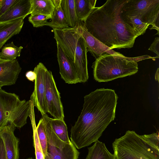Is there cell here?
Instances as JSON below:
<instances>
[{
    "label": "cell",
    "mask_w": 159,
    "mask_h": 159,
    "mask_svg": "<svg viewBox=\"0 0 159 159\" xmlns=\"http://www.w3.org/2000/svg\"><path fill=\"white\" fill-rule=\"evenodd\" d=\"M61 7L66 22L70 27L76 25L78 20L75 6V0H62Z\"/></svg>",
    "instance_id": "20"
},
{
    "label": "cell",
    "mask_w": 159,
    "mask_h": 159,
    "mask_svg": "<svg viewBox=\"0 0 159 159\" xmlns=\"http://www.w3.org/2000/svg\"><path fill=\"white\" fill-rule=\"evenodd\" d=\"M121 17L124 22L131 28L138 37L143 35L149 25L143 22L136 16H129L121 14Z\"/></svg>",
    "instance_id": "21"
},
{
    "label": "cell",
    "mask_w": 159,
    "mask_h": 159,
    "mask_svg": "<svg viewBox=\"0 0 159 159\" xmlns=\"http://www.w3.org/2000/svg\"><path fill=\"white\" fill-rule=\"evenodd\" d=\"M24 23L22 18L0 22V49L8 40L20 33Z\"/></svg>",
    "instance_id": "16"
},
{
    "label": "cell",
    "mask_w": 159,
    "mask_h": 159,
    "mask_svg": "<svg viewBox=\"0 0 159 159\" xmlns=\"http://www.w3.org/2000/svg\"><path fill=\"white\" fill-rule=\"evenodd\" d=\"M30 15L52 16L55 7L52 0H31Z\"/></svg>",
    "instance_id": "19"
},
{
    "label": "cell",
    "mask_w": 159,
    "mask_h": 159,
    "mask_svg": "<svg viewBox=\"0 0 159 159\" xmlns=\"http://www.w3.org/2000/svg\"><path fill=\"white\" fill-rule=\"evenodd\" d=\"M44 159H51L49 156L47 154L44 156Z\"/></svg>",
    "instance_id": "35"
},
{
    "label": "cell",
    "mask_w": 159,
    "mask_h": 159,
    "mask_svg": "<svg viewBox=\"0 0 159 159\" xmlns=\"http://www.w3.org/2000/svg\"><path fill=\"white\" fill-rule=\"evenodd\" d=\"M25 76L29 80L33 82L36 79V75L34 71H29L26 73Z\"/></svg>",
    "instance_id": "32"
},
{
    "label": "cell",
    "mask_w": 159,
    "mask_h": 159,
    "mask_svg": "<svg viewBox=\"0 0 159 159\" xmlns=\"http://www.w3.org/2000/svg\"><path fill=\"white\" fill-rule=\"evenodd\" d=\"M36 128L39 139L45 156L48 154V141L43 120L42 117L39 120Z\"/></svg>",
    "instance_id": "26"
},
{
    "label": "cell",
    "mask_w": 159,
    "mask_h": 159,
    "mask_svg": "<svg viewBox=\"0 0 159 159\" xmlns=\"http://www.w3.org/2000/svg\"><path fill=\"white\" fill-rule=\"evenodd\" d=\"M21 68L16 59L7 60L0 63V89L4 86L16 83Z\"/></svg>",
    "instance_id": "13"
},
{
    "label": "cell",
    "mask_w": 159,
    "mask_h": 159,
    "mask_svg": "<svg viewBox=\"0 0 159 159\" xmlns=\"http://www.w3.org/2000/svg\"><path fill=\"white\" fill-rule=\"evenodd\" d=\"M159 38L157 37L155 38L148 50L155 53L157 55L156 57V58H158L159 57Z\"/></svg>",
    "instance_id": "30"
},
{
    "label": "cell",
    "mask_w": 159,
    "mask_h": 159,
    "mask_svg": "<svg viewBox=\"0 0 159 159\" xmlns=\"http://www.w3.org/2000/svg\"><path fill=\"white\" fill-rule=\"evenodd\" d=\"M121 14L136 16L143 22L151 25L150 29L157 30L159 34V0H127L121 9Z\"/></svg>",
    "instance_id": "7"
},
{
    "label": "cell",
    "mask_w": 159,
    "mask_h": 159,
    "mask_svg": "<svg viewBox=\"0 0 159 159\" xmlns=\"http://www.w3.org/2000/svg\"><path fill=\"white\" fill-rule=\"evenodd\" d=\"M84 98L82 111L70 129V141L78 149L98 140L114 120L118 97L114 90L101 88Z\"/></svg>",
    "instance_id": "1"
},
{
    "label": "cell",
    "mask_w": 159,
    "mask_h": 159,
    "mask_svg": "<svg viewBox=\"0 0 159 159\" xmlns=\"http://www.w3.org/2000/svg\"><path fill=\"white\" fill-rule=\"evenodd\" d=\"M1 2H2V0H0V8L1 5Z\"/></svg>",
    "instance_id": "37"
},
{
    "label": "cell",
    "mask_w": 159,
    "mask_h": 159,
    "mask_svg": "<svg viewBox=\"0 0 159 159\" xmlns=\"http://www.w3.org/2000/svg\"><path fill=\"white\" fill-rule=\"evenodd\" d=\"M2 47L0 57L8 60H15L17 57H19L23 48L21 46L18 47L15 46L13 42L5 44Z\"/></svg>",
    "instance_id": "25"
},
{
    "label": "cell",
    "mask_w": 159,
    "mask_h": 159,
    "mask_svg": "<svg viewBox=\"0 0 159 159\" xmlns=\"http://www.w3.org/2000/svg\"><path fill=\"white\" fill-rule=\"evenodd\" d=\"M112 146L116 159H159V148L134 131L116 139Z\"/></svg>",
    "instance_id": "5"
},
{
    "label": "cell",
    "mask_w": 159,
    "mask_h": 159,
    "mask_svg": "<svg viewBox=\"0 0 159 159\" xmlns=\"http://www.w3.org/2000/svg\"><path fill=\"white\" fill-rule=\"evenodd\" d=\"M27 159H33L32 157H30Z\"/></svg>",
    "instance_id": "38"
},
{
    "label": "cell",
    "mask_w": 159,
    "mask_h": 159,
    "mask_svg": "<svg viewBox=\"0 0 159 159\" xmlns=\"http://www.w3.org/2000/svg\"><path fill=\"white\" fill-rule=\"evenodd\" d=\"M127 1L107 0L95 7L84 22L90 34L111 49L131 48L137 37L121 18L122 7Z\"/></svg>",
    "instance_id": "2"
},
{
    "label": "cell",
    "mask_w": 159,
    "mask_h": 159,
    "mask_svg": "<svg viewBox=\"0 0 159 159\" xmlns=\"http://www.w3.org/2000/svg\"><path fill=\"white\" fill-rule=\"evenodd\" d=\"M18 0H2L0 16L6 12Z\"/></svg>",
    "instance_id": "28"
},
{
    "label": "cell",
    "mask_w": 159,
    "mask_h": 159,
    "mask_svg": "<svg viewBox=\"0 0 159 159\" xmlns=\"http://www.w3.org/2000/svg\"><path fill=\"white\" fill-rule=\"evenodd\" d=\"M47 154L51 159H78L80 152L73 143H67L62 148L48 143Z\"/></svg>",
    "instance_id": "15"
},
{
    "label": "cell",
    "mask_w": 159,
    "mask_h": 159,
    "mask_svg": "<svg viewBox=\"0 0 159 159\" xmlns=\"http://www.w3.org/2000/svg\"><path fill=\"white\" fill-rule=\"evenodd\" d=\"M96 0H75L76 15L78 20L84 22L95 7Z\"/></svg>",
    "instance_id": "18"
},
{
    "label": "cell",
    "mask_w": 159,
    "mask_h": 159,
    "mask_svg": "<svg viewBox=\"0 0 159 159\" xmlns=\"http://www.w3.org/2000/svg\"><path fill=\"white\" fill-rule=\"evenodd\" d=\"M54 38L70 59L81 83L89 78L86 44L76 26L63 30L53 29Z\"/></svg>",
    "instance_id": "4"
},
{
    "label": "cell",
    "mask_w": 159,
    "mask_h": 159,
    "mask_svg": "<svg viewBox=\"0 0 159 159\" xmlns=\"http://www.w3.org/2000/svg\"><path fill=\"white\" fill-rule=\"evenodd\" d=\"M30 112L29 101L21 100L15 93L0 89V130L9 122L21 128L26 124Z\"/></svg>",
    "instance_id": "6"
},
{
    "label": "cell",
    "mask_w": 159,
    "mask_h": 159,
    "mask_svg": "<svg viewBox=\"0 0 159 159\" xmlns=\"http://www.w3.org/2000/svg\"><path fill=\"white\" fill-rule=\"evenodd\" d=\"M76 26L85 41L87 52H89L96 59L104 53L120 56H124L119 52L110 49L90 34L83 22L79 20Z\"/></svg>",
    "instance_id": "10"
},
{
    "label": "cell",
    "mask_w": 159,
    "mask_h": 159,
    "mask_svg": "<svg viewBox=\"0 0 159 159\" xmlns=\"http://www.w3.org/2000/svg\"><path fill=\"white\" fill-rule=\"evenodd\" d=\"M0 130L7 159H19V139L14 133L16 127L11 122Z\"/></svg>",
    "instance_id": "12"
},
{
    "label": "cell",
    "mask_w": 159,
    "mask_h": 159,
    "mask_svg": "<svg viewBox=\"0 0 159 159\" xmlns=\"http://www.w3.org/2000/svg\"><path fill=\"white\" fill-rule=\"evenodd\" d=\"M48 118L52 129L58 137L64 142H70L67 125L64 120L52 118L48 116Z\"/></svg>",
    "instance_id": "23"
},
{
    "label": "cell",
    "mask_w": 159,
    "mask_h": 159,
    "mask_svg": "<svg viewBox=\"0 0 159 159\" xmlns=\"http://www.w3.org/2000/svg\"><path fill=\"white\" fill-rule=\"evenodd\" d=\"M55 7L57 8L61 6L62 0H52Z\"/></svg>",
    "instance_id": "33"
},
{
    "label": "cell",
    "mask_w": 159,
    "mask_h": 159,
    "mask_svg": "<svg viewBox=\"0 0 159 159\" xmlns=\"http://www.w3.org/2000/svg\"><path fill=\"white\" fill-rule=\"evenodd\" d=\"M143 136L150 143L157 148H159V134L158 132L150 134H144Z\"/></svg>",
    "instance_id": "29"
},
{
    "label": "cell",
    "mask_w": 159,
    "mask_h": 159,
    "mask_svg": "<svg viewBox=\"0 0 159 159\" xmlns=\"http://www.w3.org/2000/svg\"><path fill=\"white\" fill-rule=\"evenodd\" d=\"M29 116L31 119L33 130V145L35 148L36 159H44V156L37 132L34 117V106L33 105L30 106V112Z\"/></svg>",
    "instance_id": "24"
},
{
    "label": "cell",
    "mask_w": 159,
    "mask_h": 159,
    "mask_svg": "<svg viewBox=\"0 0 159 159\" xmlns=\"http://www.w3.org/2000/svg\"><path fill=\"white\" fill-rule=\"evenodd\" d=\"M51 20V21L47 22L45 25L48 26L53 29L63 30L69 27L61 6L55 8Z\"/></svg>",
    "instance_id": "22"
},
{
    "label": "cell",
    "mask_w": 159,
    "mask_h": 159,
    "mask_svg": "<svg viewBox=\"0 0 159 159\" xmlns=\"http://www.w3.org/2000/svg\"><path fill=\"white\" fill-rule=\"evenodd\" d=\"M47 69L41 62H39L34 68V71L36 76L34 80V87L30 100L33 102L43 115L47 113L45 101V74Z\"/></svg>",
    "instance_id": "9"
},
{
    "label": "cell",
    "mask_w": 159,
    "mask_h": 159,
    "mask_svg": "<svg viewBox=\"0 0 159 159\" xmlns=\"http://www.w3.org/2000/svg\"><path fill=\"white\" fill-rule=\"evenodd\" d=\"M88 152L85 159H116L114 154L111 153L105 144L97 140L88 148Z\"/></svg>",
    "instance_id": "17"
},
{
    "label": "cell",
    "mask_w": 159,
    "mask_h": 159,
    "mask_svg": "<svg viewBox=\"0 0 159 159\" xmlns=\"http://www.w3.org/2000/svg\"><path fill=\"white\" fill-rule=\"evenodd\" d=\"M57 44V57L61 78L66 83L68 84L81 83L73 65L59 45Z\"/></svg>",
    "instance_id": "11"
},
{
    "label": "cell",
    "mask_w": 159,
    "mask_h": 159,
    "mask_svg": "<svg viewBox=\"0 0 159 159\" xmlns=\"http://www.w3.org/2000/svg\"><path fill=\"white\" fill-rule=\"evenodd\" d=\"M52 16L41 14L30 15L28 18L29 21L34 27H39L45 25L47 20L51 19Z\"/></svg>",
    "instance_id": "27"
},
{
    "label": "cell",
    "mask_w": 159,
    "mask_h": 159,
    "mask_svg": "<svg viewBox=\"0 0 159 159\" xmlns=\"http://www.w3.org/2000/svg\"><path fill=\"white\" fill-rule=\"evenodd\" d=\"M0 159H7L3 141L0 136Z\"/></svg>",
    "instance_id": "31"
},
{
    "label": "cell",
    "mask_w": 159,
    "mask_h": 159,
    "mask_svg": "<svg viewBox=\"0 0 159 159\" xmlns=\"http://www.w3.org/2000/svg\"><path fill=\"white\" fill-rule=\"evenodd\" d=\"M6 60H6V59H2L0 57V63L2 62H3Z\"/></svg>",
    "instance_id": "36"
},
{
    "label": "cell",
    "mask_w": 159,
    "mask_h": 159,
    "mask_svg": "<svg viewBox=\"0 0 159 159\" xmlns=\"http://www.w3.org/2000/svg\"><path fill=\"white\" fill-rule=\"evenodd\" d=\"M45 82V101L47 112L54 119L64 120L63 108L60 93L56 85L52 72L46 70Z\"/></svg>",
    "instance_id": "8"
},
{
    "label": "cell",
    "mask_w": 159,
    "mask_h": 159,
    "mask_svg": "<svg viewBox=\"0 0 159 159\" xmlns=\"http://www.w3.org/2000/svg\"><path fill=\"white\" fill-rule=\"evenodd\" d=\"M159 68H157L155 74V79L156 80H158L159 77Z\"/></svg>",
    "instance_id": "34"
},
{
    "label": "cell",
    "mask_w": 159,
    "mask_h": 159,
    "mask_svg": "<svg viewBox=\"0 0 159 159\" xmlns=\"http://www.w3.org/2000/svg\"><path fill=\"white\" fill-rule=\"evenodd\" d=\"M155 58L148 55L130 57L104 53L93 63L94 78L98 82H106L132 75L138 71V62Z\"/></svg>",
    "instance_id": "3"
},
{
    "label": "cell",
    "mask_w": 159,
    "mask_h": 159,
    "mask_svg": "<svg viewBox=\"0 0 159 159\" xmlns=\"http://www.w3.org/2000/svg\"><path fill=\"white\" fill-rule=\"evenodd\" d=\"M31 0H18L6 12L0 16V22L19 18L24 19L30 14Z\"/></svg>",
    "instance_id": "14"
}]
</instances>
